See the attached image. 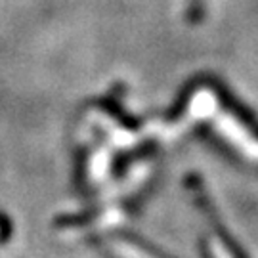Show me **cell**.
Masks as SVG:
<instances>
[]
</instances>
